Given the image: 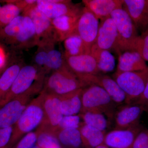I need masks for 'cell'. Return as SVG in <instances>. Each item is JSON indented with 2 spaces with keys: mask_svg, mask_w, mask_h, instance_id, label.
I'll return each mask as SVG.
<instances>
[{
  "mask_svg": "<svg viewBox=\"0 0 148 148\" xmlns=\"http://www.w3.org/2000/svg\"><path fill=\"white\" fill-rule=\"evenodd\" d=\"M84 148H95L104 144L106 132L82 123L79 128Z\"/></svg>",
  "mask_w": 148,
  "mask_h": 148,
  "instance_id": "obj_25",
  "label": "cell"
},
{
  "mask_svg": "<svg viewBox=\"0 0 148 148\" xmlns=\"http://www.w3.org/2000/svg\"><path fill=\"white\" fill-rule=\"evenodd\" d=\"M24 18V15L22 14L1 29L0 41L11 46L20 31Z\"/></svg>",
  "mask_w": 148,
  "mask_h": 148,
  "instance_id": "obj_29",
  "label": "cell"
},
{
  "mask_svg": "<svg viewBox=\"0 0 148 148\" xmlns=\"http://www.w3.org/2000/svg\"><path fill=\"white\" fill-rule=\"evenodd\" d=\"M13 126L0 128V148H5L11 138Z\"/></svg>",
  "mask_w": 148,
  "mask_h": 148,
  "instance_id": "obj_38",
  "label": "cell"
},
{
  "mask_svg": "<svg viewBox=\"0 0 148 148\" xmlns=\"http://www.w3.org/2000/svg\"><path fill=\"white\" fill-rule=\"evenodd\" d=\"M65 58L68 68L79 80L85 76L100 73L95 58L90 53Z\"/></svg>",
  "mask_w": 148,
  "mask_h": 148,
  "instance_id": "obj_16",
  "label": "cell"
},
{
  "mask_svg": "<svg viewBox=\"0 0 148 148\" xmlns=\"http://www.w3.org/2000/svg\"><path fill=\"white\" fill-rule=\"evenodd\" d=\"M55 135L62 148H84L79 129L59 130Z\"/></svg>",
  "mask_w": 148,
  "mask_h": 148,
  "instance_id": "obj_27",
  "label": "cell"
},
{
  "mask_svg": "<svg viewBox=\"0 0 148 148\" xmlns=\"http://www.w3.org/2000/svg\"><path fill=\"white\" fill-rule=\"evenodd\" d=\"M32 148H40V147H39L37 145H35L34 147H33Z\"/></svg>",
  "mask_w": 148,
  "mask_h": 148,
  "instance_id": "obj_44",
  "label": "cell"
},
{
  "mask_svg": "<svg viewBox=\"0 0 148 148\" xmlns=\"http://www.w3.org/2000/svg\"><path fill=\"white\" fill-rule=\"evenodd\" d=\"M22 11L15 5L7 3L0 8V30L20 15Z\"/></svg>",
  "mask_w": 148,
  "mask_h": 148,
  "instance_id": "obj_31",
  "label": "cell"
},
{
  "mask_svg": "<svg viewBox=\"0 0 148 148\" xmlns=\"http://www.w3.org/2000/svg\"><path fill=\"white\" fill-rule=\"evenodd\" d=\"M36 5L51 20L65 15H79L84 8L70 0H38Z\"/></svg>",
  "mask_w": 148,
  "mask_h": 148,
  "instance_id": "obj_9",
  "label": "cell"
},
{
  "mask_svg": "<svg viewBox=\"0 0 148 148\" xmlns=\"http://www.w3.org/2000/svg\"><path fill=\"white\" fill-rule=\"evenodd\" d=\"M90 53L95 58L100 73H106L114 71L115 59L110 51L99 48L95 44L91 48Z\"/></svg>",
  "mask_w": 148,
  "mask_h": 148,
  "instance_id": "obj_26",
  "label": "cell"
},
{
  "mask_svg": "<svg viewBox=\"0 0 148 148\" xmlns=\"http://www.w3.org/2000/svg\"><path fill=\"white\" fill-rule=\"evenodd\" d=\"M83 89L59 97L63 115H76L80 113L82 109Z\"/></svg>",
  "mask_w": 148,
  "mask_h": 148,
  "instance_id": "obj_23",
  "label": "cell"
},
{
  "mask_svg": "<svg viewBox=\"0 0 148 148\" xmlns=\"http://www.w3.org/2000/svg\"><path fill=\"white\" fill-rule=\"evenodd\" d=\"M82 109L81 113L86 112L98 113L113 119L118 105L107 92L98 86L91 84L82 89Z\"/></svg>",
  "mask_w": 148,
  "mask_h": 148,
  "instance_id": "obj_2",
  "label": "cell"
},
{
  "mask_svg": "<svg viewBox=\"0 0 148 148\" xmlns=\"http://www.w3.org/2000/svg\"><path fill=\"white\" fill-rule=\"evenodd\" d=\"M51 42H40L34 57L33 64L38 68L40 73L44 75L43 70L47 60L49 46Z\"/></svg>",
  "mask_w": 148,
  "mask_h": 148,
  "instance_id": "obj_32",
  "label": "cell"
},
{
  "mask_svg": "<svg viewBox=\"0 0 148 148\" xmlns=\"http://www.w3.org/2000/svg\"><path fill=\"white\" fill-rule=\"evenodd\" d=\"M45 76L34 64L21 68L8 93L0 103V108L13 98L24 94L33 88L43 85Z\"/></svg>",
  "mask_w": 148,
  "mask_h": 148,
  "instance_id": "obj_6",
  "label": "cell"
},
{
  "mask_svg": "<svg viewBox=\"0 0 148 148\" xmlns=\"http://www.w3.org/2000/svg\"><path fill=\"white\" fill-rule=\"evenodd\" d=\"M133 104H137L143 106L145 111H148V81L143 94L140 98Z\"/></svg>",
  "mask_w": 148,
  "mask_h": 148,
  "instance_id": "obj_40",
  "label": "cell"
},
{
  "mask_svg": "<svg viewBox=\"0 0 148 148\" xmlns=\"http://www.w3.org/2000/svg\"><path fill=\"white\" fill-rule=\"evenodd\" d=\"M122 8L138 32L142 34L148 31V0H123Z\"/></svg>",
  "mask_w": 148,
  "mask_h": 148,
  "instance_id": "obj_15",
  "label": "cell"
},
{
  "mask_svg": "<svg viewBox=\"0 0 148 148\" xmlns=\"http://www.w3.org/2000/svg\"><path fill=\"white\" fill-rule=\"evenodd\" d=\"M143 127L139 124L125 130H114L106 134L104 144L110 148H132Z\"/></svg>",
  "mask_w": 148,
  "mask_h": 148,
  "instance_id": "obj_14",
  "label": "cell"
},
{
  "mask_svg": "<svg viewBox=\"0 0 148 148\" xmlns=\"http://www.w3.org/2000/svg\"><path fill=\"white\" fill-rule=\"evenodd\" d=\"M7 61V56L4 49L0 45V71L5 67Z\"/></svg>",
  "mask_w": 148,
  "mask_h": 148,
  "instance_id": "obj_41",
  "label": "cell"
},
{
  "mask_svg": "<svg viewBox=\"0 0 148 148\" xmlns=\"http://www.w3.org/2000/svg\"><path fill=\"white\" fill-rule=\"evenodd\" d=\"M42 94L40 92L24 110L13 126L11 138L5 148H12L24 135L38 128L44 119Z\"/></svg>",
  "mask_w": 148,
  "mask_h": 148,
  "instance_id": "obj_1",
  "label": "cell"
},
{
  "mask_svg": "<svg viewBox=\"0 0 148 148\" xmlns=\"http://www.w3.org/2000/svg\"><path fill=\"white\" fill-rule=\"evenodd\" d=\"M63 42L65 57L90 53V51L77 33L68 37Z\"/></svg>",
  "mask_w": 148,
  "mask_h": 148,
  "instance_id": "obj_28",
  "label": "cell"
},
{
  "mask_svg": "<svg viewBox=\"0 0 148 148\" xmlns=\"http://www.w3.org/2000/svg\"><path fill=\"white\" fill-rule=\"evenodd\" d=\"M110 17L118 33L121 53L135 50L140 35L127 12L123 8H118L111 13Z\"/></svg>",
  "mask_w": 148,
  "mask_h": 148,
  "instance_id": "obj_7",
  "label": "cell"
},
{
  "mask_svg": "<svg viewBox=\"0 0 148 148\" xmlns=\"http://www.w3.org/2000/svg\"><path fill=\"white\" fill-rule=\"evenodd\" d=\"M95 44L101 49L121 53L116 27L110 16L101 19Z\"/></svg>",
  "mask_w": 148,
  "mask_h": 148,
  "instance_id": "obj_10",
  "label": "cell"
},
{
  "mask_svg": "<svg viewBox=\"0 0 148 148\" xmlns=\"http://www.w3.org/2000/svg\"><path fill=\"white\" fill-rule=\"evenodd\" d=\"M95 148H110L108 147H107V146H106L105 144H102V145H101L98 146L97 147Z\"/></svg>",
  "mask_w": 148,
  "mask_h": 148,
  "instance_id": "obj_42",
  "label": "cell"
},
{
  "mask_svg": "<svg viewBox=\"0 0 148 148\" xmlns=\"http://www.w3.org/2000/svg\"><path fill=\"white\" fill-rule=\"evenodd\" d=\"M80 119L81 117L79 114L64 116L58 125L57 131L59 130L71 128L79 129L82 124L80 122Z\"/></svg>",
  "mask_w": 148,
  "mask_h": 148,
  "instance_id": "obj_34",
  "label": "cell"
},
{
  "mask_svg": "<svg viewBox=\"0 0 148 148\" xmlns=\"http://www.w3.org/2000/svg\"><path fill=\"white\" fill-rule=\"evenodd\" d=\"M1 5H0V8H1Z\"/></svg>",
  "mask_w": 148,
  "mask_h": 148,
  "instance_id": "obj_45",
  "label": "cell"
},
{
  "mask_svg": "<svg viewBox=\"0 0 148 148\" xmlns=\"http://www.w3.org/2000/svg\"><path fill=\"white\" fill-rule=\"evenodd\" d=\"M87 86L96 85L103 88L117 105L125 103L126 96L117 83L113 78L106 75H90L80 79Z\"/></svg>",
  "mask_w": 148,
  "mask_h": 148,
  "instance_id": "obj_13",
  "label": "cell"
},
{
  "mask_svg": "<svg viewBox=\"0 0 148 148\" xmlns=\"http://www.w3.org/2000/svg\"><path fill=\"white\" fill-rule=\"evenodd\" d=\"M20 60L6 67L0 75V103L5 98L16 79L17 75L24 66Z\"/></svg>",
  "mask_w": 148,
  "mask_h": 148,
  "instance_id": "obj_22",
  "label": "cell"
},
{
  "mask_svg": "<svg viewBox=\"0 0 148 148\" xmlns=\"http://www.w3.org/2000/svg\"><path fill=\"white\" fill-rule=\"evenodd\" d=\"M38 133L36 130L26 134L12 148H32L37 145Z\"/></svg>",
  "mask_w": 148,
  "mask_h": 148,
  "instance_id": "obj_35",
  "label": "cell"
},
{
  "mask_svg": "<svg viewBox=\"0 0 148 148\" xmlns=\"http://www.w3.org/2000/svg\"><path fill=\"white\" fill-rule=\"evenodd\" d=\"M38 133L37 145L40 148H62L56 136L53 133L36 130Z\"/></svg>",
  "mask_w": 148,
  "mask_h": 148,
  "instance_id": "obj_33",
  "label": "cell"
},
{
  "mask_svg": "<svg viewBox=\"0 0 148 148\" xmlns=\"http://www.w3.org/2000/svg\"><path fill=\"white\" fill-rule=\"evenodd\" d=\"M5 67H6V66L3 69H2V70H1V71H0V75H1V74L2 73L3 71H4V69H5Z\"/></svg>",
  "mask_w": 148,
  "mask_h": 148,
  "instance_id": "obj_43",
  "label": "cell"
},
{
  "mask_svg": "<svg viewBox=\"0 0 148 148\" xmlns=\"http://www.w3.org/2000/svg\"><path fill=\"white\" fill-rule=\"evenodd\" d=\"M135 50L139 52L146 62H148V31L140 35Z\"/></svg>",
  "mask_w": 148,
  "mask_h": 148,
  "instance_id": "obj_36",
  "label": "cell"
},
{
  "mask_svg": "<svg viewBox=\"0 0 148 148\" xmlns=\"http://www.w3.org/2000/svg\"><path fill=\"white\" fill-rule=\"evenodd\" d=\"M42 89V86H35L1 107L0 128L14 126L35 95L39 94Z\"/></svg>",
  "mask_w": 148,
  "mask_h": 148,
  "instance_id": "obj_5",
  "label": "cell"
},
{
  "mask_svg": "<svg viewBox=\"0 0 148 148\" xmlns=\"http://www.w3.org/2000/svg\"><path fill=\"white\" fill-rule=\"evenodd\" d=\"M87 86L67 66L46 76L41 91L61 97Z\"/></svg>",
  "mask_w": 148,
  "mask_h": 148,
  "instance_id": "obj_3",
  "label": "cell"
},
{
  "mask_svg": "<svg viewBox=\"0 0 148 148\" xmlns=\"http://www.w3.org/2000/svg\"><path fill=\"white\" fill-rule=\"evenodd\" d=\"M44 119L37 130L47 131L55 135L64 116L59 96L41 91Z\"/></svg>",
  "mask_w": 148,
  "mask_h": 148,
  "instance_id": "obj_8",
  "label": "cell"
},
{
  "mask_svg": "<svg viewBox=\"0 0 148 148\" xmlns=\"http://www.w3.org/2000/svg\"><path fill=\"white\" fill-rule=\"evenodd\" d=\"M80 14L65 15L51 20L58 42H62L76 34L77 24Z\"/></svg>",
  "mask_w": 148,
  "mask_h": 148,
  "instance_id": "obj_21",
  "label": "cell"
},
{
  "mask_svg": "<svg viewBox=\"0 0 148 148\" xmlns=\"http://www.w3.org/2000/svg\"><path fill=\"white\" fill-rule=\"evenodd\" d=\"M99 23V19L84 7L78 21L76 32L90 51L96 42Z\"/></svg>",
  "mask_w": 148,
  "mask_h": 148,
  "instance_id": "obj_12",
  "label": "cell"
},
{
  "mask_svg": "<svg viewBox=\"0 0 148 148\" xmlns=\"http://www.w3.org/2000/svg\"><path fill=\"white\" fill-rule=\"evenodd\" d=\"M113 78L126 96L125 104L135 103L143 94L148 81V67L143 71L121 72L116 71Z\"/></svg>",
  "mask_w": 148,
  "mask_h": 148,
  "instance_id": "obj_4",
  "label": "cell"
},
{
  "mask_svg": "<svg viewBox=\"0 0 148 148\" xmlns=\"http://www.w3.org/2000/svg\"><path fill=\"white\" fill-rule=\"evenodd\" d=\"M85 7L98 19L110 16L118 8H122L123 0H83Z\"/></svg>",
  "mask_w": 148,
  "mask_h": 148,
  "instance_id": "obj_20",
  "label": "cell"
},
{
  "mask_svg": "<svg viewBox=\"0 0 148 148\" xmlns=\"http://www.w3.org/2000/svg\"><path fill=\"white\" fill-rule=\"evenodd\" d=\"M132 148H148V129L140 131L134 141Z\"/></svg>",
  "mask_w": 148,
  "mask_h": 148,
  "instance_id": "obj_37",
  "label": "cell"
},
{
  "mask_svg": "<svg viewBox=\"0 0 148 148\" xmlns=\"http://www.w3.org/2000/svg\"><path fill=\"white\" fill-rule=\"evenodd\" d=\"M7 3H12L15 5L22 11V12L30 7L35 5L36 0H21V1H7Z\"/></svg>",
  "mask_w": 148,
  "mask_h": 148,
  "instance_id": "obj_39",
  "label": "cell"
},
{
  "mask_svg": "<svg viewBox=\"0 0 148 148\" xmlns=\"http://www.w3.org/2000/svg\"><path fill=\"white\" fill-rule=\"evenodd\" d=\"M56 43L51 42L49 46L47 60L43 70L45 76L68 66L64 52L56 49Z\"/></svg>",
  "mask_w": 148,
  "mask_h": 148,
  "instance_id": "obj_24",
  "label": "cell"
},
{
  "mask_svg": "<svg viewBox=\"0 0 148 148\" xmlns=\"http://www.w3.org/2000/svg\"><path fill=\"white\" fill-rule=\"evenodd\" d=\"M24 15V20L21 29L11 46L14 50L29 49L38 46L39 43V40L32 19L29 16Z\"/></svg>",
  "mask_w": 148,
  "mask_h": 148,
  "instance_id": "obj_18",
  "label": "cell"
},
{
  "mask_svg": "<svg viewBox=\"0 0 148 148\" xmlns=\"http://www.w3.org/2000/svg\"><path fill=\"white\" fill-rule=\"evenodd\" d=\"M148 67L146 61L137 51H125L119 55L117 71H138L145 70Z\"/></svg>",
  "mask_w": 148,
  "mask_h": 148,
  "instance_id": "obj_19",
  "label": "cell"
},
{
  "mask_svg": "<svg viewBox=\"0 0 148 148\" xmlns=\"http://www.w3.org/2000/svg\"><path fill=\"white\" fill-rule=\"evenodd\" d=\"M144 111L143 106L137 104L122 107L115 114V130L126 129L139 124V120Z\"/></svg>",
  "mask_w": 148,
  "mask_h": 148,
  "instance_id": "obj_17",
  "label": "cell"
},
{
  "mask_svg": "<svg viewBox=\"0 0 148 148\" xmlns=\"http://www.w3.org/2000/svg\"><path fill=\"white\" fill-rule=\"evenodd\" d=\"M22 14L29 16L32 19L39 43L58 42L51 19L38 9L36 4L24 10Z\"/></svg>",
  "mask_w": 148,
  "mask_h": 148,
  "instance_id": "obj_11",
  "label": "cell"
},
{
  "mask_svg": "<svg viewBox=\"0 0 148 148\" xmlns=\"http://www.w3.org/2000/svg\"><path fill=\"white\" fill-rule=\"evenodd\" d=\"M84 123L102 131H105L108 127V123L103 114L86 112L79 114Z\"/></svg>",
  "mask_w": 148,
  "mask_h": 148,
  "instance_id": "obj_30",
  "label": "cell"
}]
</instances>
